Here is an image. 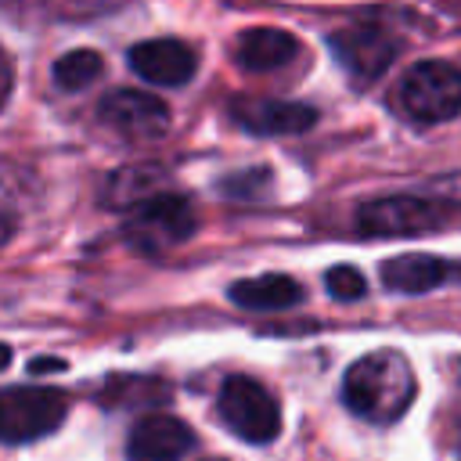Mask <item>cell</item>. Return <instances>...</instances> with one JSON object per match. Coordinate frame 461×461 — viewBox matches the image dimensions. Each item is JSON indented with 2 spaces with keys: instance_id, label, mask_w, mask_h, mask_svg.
Listing matches in <instances>:
<instances>
[{
  "instance_id": "obj_2",
  "label": "cell",
  "mask_w": 461,
  "mask_h": 461,
  "mask_svg": "<svg viewBox=\"0 0 461 461\" xmlns=\"http://www.w3.org/2000/svg\"><path fill=\"white\" fill-rule=\"evenodd\" d=\"M393 108L418 126L454 119L461 112V68L439 58L414 61L393 90Z\"/></svg>"
},
{
  "instance_id": "obj_10",
  "label": "cell",
  "mask_w": 461,
  "mask_h": 461,
  "mask_svg": "<svg viewBox=\"0 0 461 461\" xmlns=\"http://www.w3.org/2000/svg\"><path fill=\"white\" fill-rule=\"evenodd\" d=\"M230 119L259 137H285L303 133L313 126L317 112L303 101H281V97H241L230 104Z\"/></svg>"
},
{
  "instance_id": "obj_11",
  "label": "cell",
  "mask_w": 461,
  "mask_h": 461,
  "mask_svg": "<svg viewBox=\"0 0 461 461\" xmlns=\"http://www.w3.org/2000/svg\"><path fill=\"white\" fill-rule=\"evenodd\" d=\"M461 281V263L432 256V252H403L382 263V285L403 295H421L443 285H457Z\"/></svg>"
},
{
  "instance_id": "obj_18",
  "label": "cell",
  "mask_w": 461,
  "mask_h": 461,
  "mask_svg": "<svg viewBox=\"0 0 461 461\" xmlns=\"http://www.w3.org/2000/svg\"><path fill=\"white\" fill-rule=\"evenodd\" d=\"M432 187H436V194H439V198H447V202H457V205H461V173H447V176H439Z\"/></svg>"
},
{
  "instance_id": "obj_15",
  "label": "cell",
  "mask_w": 461,
  "mask_h": 461,
  "mask_svg": "<svg viewBox=\"0 0 461 461\" xmlns=\"http://www.w3.org/2000/svg\"><path fill=\"white\" fill-rule=\"evenodd\" d=\"M158 169H148V166H137V169H122L112 176V191H108V202L112 205H137L151 194H158Z\"/></svg>"
},
{
  "instance_id": "obj_5",
  "label": "cell",
  "mask_w": 461,
  "mask_h": 461,
  "mask_svg": "<svg viewBox=\"0 0 461 461\" xmlns=\"http://www.w3.org/2000/svg\"><path fill=\"white\" fill-rule=\"evenodd\" d=\"M65 396L54 389H0V443H32L65 421Z\"/></svg>"
},
{
  "instance_id": "obj_3",
  "label": "cell",
  "mask_w": 461,
  "mask_h": 461,
  "mask_svg": "<svg viewBox=\"0 0 461 461\" xmlns=\"http://www.w3.org/2000/svg\"><path fill=\"white\" fill-rule=\"evenodd\" d=\"M216 411H220L223 425L245 443L263 447V443L277 439V432H281V407H277L274 393L249 375H230L220 385Z\"/></svg>"
},
{
  "instance_id": "obj_4",
  "label": "cell",
  "mask_w": 461,
  "mask_h": 461,
  "mask_svg": "<svg viewBox=\"0 0 461 461\" xmlns=\"http://www.w3.org/2000/svg\"><path fill=\"white\" fill-rule=\"evenodd\" d=\"M198 220L187 198L158 191L137 205H130V216L122 223V238L140 252H162L194 234Z\"/></svg>"
},
{
  "instance_id": "obj_7",
  "label": "cell",
  "mask_w": 461,
  "mask_h": 461,
  "mask_svg": "<svg viewBox=\"0 0 461 461\" xmlns=\"http://www.w3.org/2000/svg\"><path fill=\"white\" fill-rule=\"evenodd\" d=\"M328 43H331L339 68L349 76L353 86L375 83L396 58V43L375 25H349L342 32H331Z\"/></svg>"
},
{
  "instance_id": "obj_20",
  "label": "cell",
  "mask_w": 461,
  "mask_h": 461,
  "mask_svg": "<svg viewBox=\"0 0 461 461\" xmlns=\"http://www.w3.org/2000/svg\"><path fill=\"white\" fill-rule=\"evenodd\" d=\"M7 357H11V353H7V346H0V367H7Z\"/></svg>"
},
{
  "instance_id": "obj_9",
  "label": "cell",
  "mask_w": 461,
  "mask_h": 461,
  "mask_svg": "<svg viewBox=\"0 0 461 461\" xmlns=\"http://www.w3.org/2000/svg\"><path fill=\"white\" fill-rule=\"evenodd\" d=\"M194 447V432L173 414H144L126 436L130 461H184Z\"/></svg>"
},
{
  "instance_id": "obj_1",
  "label": "cell",
  "mask_w": 461,
  "mask_h": 461,
  "mask_svg": "<svg viewBox=\"0 0 461 461\" xmlns=\"http://www.w3.org/2000/svg\"><path fill=\"white\" fill-rule=\"evenodd\" d=\"M414 367L396 349H375L353 360V367L342 378V400L346 407L375 425H393L403 418V411L414 400Z\"/></svg>"
},
{
  "instance_id": "obj_14",
  "label": "cell",
  "mask_w": 461,
  "mask_h": 461,
  "mask_svg": "<svg viewBox=\"0 0 461 461\" xmlns=\"http://www.w3.org/2000/svg\"><path fill=\"white\" fill-rule=\"evenodd\" d=\"M230 303L241 310H292L303 303V285L292 281L288 274H263V277H245L230 285Z\"/></svg>"
},
{
  "instance_id": "obj_21",
  "label": "cell",
  "mask_w": 461,
  "mask_h": 461,
  "mask_svg": "<svg viewBox=\"0 0 461 461\" xmlns=\"http://www.w3.org/2000/svg\"><path fill=\"white\" fill-rule=\"evenodd\" d=\"M209 461H220V457H209Z\"/></svg>"
},
{
  "instance_id": "obj_16",
  "label": "cell",
  "mask_w": 461,
  "mask_h": 461,
  "mask_svg": "<svg viewBox=\"0 0 461 461\" xmlns=\"http://www.w3.org/2000/svg\"><path fill=\"white\" fill-rule=\"evenodd\" d=\"M101 54H94V50H72V54H65V58H58L54 61V83L61 86V90H86L97 76H101Z\"/></svg>"
},
{
  "instance_id": "obj_13",
  "label": "cell",
  "mask_w": 461,
  "mask_h": 461,
  "mask_svg": "<svg viewBox=\"0 0 461 461\" xmlns=\"http://www.w3.org/2000/svg\"><path fill=\"white\" fill-rule=\"evenodd\" d=\"M299 50V40L285 29L274 25H259V29H245L234 43V61L245 72H274L281 65H288Z\"/></svg>"
},
{
  "instance_id": "obj_17",
  "label": "cell",
  "mask_w": 461,
  "mask_h": 461,
  "mask_svg": "<svg viewBox=\"0 0 461 461\" xmlns=\"http://www.w3.org/2000/svg\"><path fill=\"white\" fill-rule=\"evenodd\" d=\"M324 285H328V295L339 299V303H353V299H360L367 292V281H364V274L357 267H331Z\"/></svg>"
},
{
  "instance_id": "obj_6",
  "label": "cell",
  "mask_w": 461,
  "mask_h": 461,
  "mask_svg": "<svg viewBox=\"0 0 461 461\" xmlns=\"http://www.w3.org/2000/svg\"><path fill=\"white\" fill-rule=\"evenodd\" d=\"M443 227V209L432 198L418 194H389L360 205L357 230L371 238H418Z\"/></svg>"
},
{
  "instance_id": "obj_19",
  "label": "cell",
  "mask_w": 461,
  "mask_h": 461,
  "mask_svg": "<svg viewBox=\"0 0 461 461\" xmlns=\"http://www.w3.org/2000/svg\"><path fill=\"white\" fill-rule=\"evenodd\" d=\"M7 238H11V220H7V216H0V245H4Z\"/></svg>"
},
{
  "instance_id": "obj_12",
  "label": "cell",
  "mask_w": 461,
  "mask_h": 461,
  "mask_svg": "<svg viewBox=\"0 0 461 461\" xmlns=\"http://www.w3.org/2000/svg\"><path fill=\"white\" fill-rule=\"evenodd\" d=\"M130 68L155 86H180L194 76L198 54L180 40H144L130 50Z\"/></svg>"
},
{
  "instance_id": "obj_8",
  "label": "cell",
  "mask_w": 461,
  "mask_h": 461,
  "mask_svg": "<svg viewBox=\"0 0 461 461\" xmlns=\"http://www.w3.org/2000/svg\"><path fill=\"white\" fill-rule=\"evenodd\" d=\"M97 119L130 140H158L169 130V108L144 90H112L101 101Z\"/></svg>"
}]
</instances>
